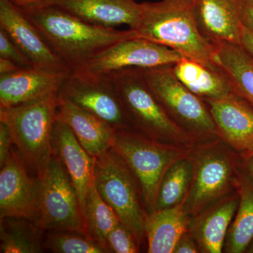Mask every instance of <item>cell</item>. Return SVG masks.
<instances>
[{"label":"cell","instance_id":"obj_26","mask_svg":"<svg viewBox=\"0 0 253 253\" xmlns=\"http://www.w3.org/2000/svg\"><path fill=\"white\" fill-rule=\"evenodd\" d=\"M83 216L87 235L109 253L106 246V238L121 221L112 208L99 194L95 185L94 176L86 195Z\"/></svg>","mask_w":253,"mask_h":253},{"label":"cell","instance_id":"obj_20","mask_svg":"<svg viewBox=\"0 0 253 253\" xmlns=\"http://www.w3.org/2000/svg\"><path fill=\"white\" fill-rule=\"evenodd\" d=\"M237 190L191 218L189 231L196 240L200 253H221L224 241L239 205Z\"/></svg>","mask_w":253,"mask_h":253},{"label":"cell","instance_id":"obj_10","mask_svg":"<svg viewBox=\"0 0 253 253\" xmlns=\"http://www.w3.org/2000/svg\"><path fill=\"white\" fill-rule=\"evenodd\" d=\"M182 58L170 48L136 37L113 44L71 73L82 76H101L126 68L174 65Z\"/></svg>","mask_w":253,"mask_h":253},{"label":"cell","instance_id":"obj_36","mask_svg":"<svg viewBox=\"0 0 253 253\" xmlns=\"http://www.w3.org/2000/svg\"><path fill=\"white\" fill-rule=\"evenodd\" d=\"M241 169L253 182V155L241 157Z\"/></svg>","mask_w":253,"mask_h":253},{"label":"cell","instance_id":"obj_39","mask_svg":"<svg viewBox=\"0 0 253 253\" xmlns=\"http://www.w3.org/2000/svg\"><path fill=\"white\" fill-rule=\"evenodd\" d=\"M251 155H253V148L252 149L250 150L249 151H248L247 153L243 155H240L241 157H246V156H251Z\"/></svg>","mask_w":253,"mask_h":253},{"label":"cell","instance_id":"obj_40","mask_svg":"<svg viewBox=\"0 0 253 253\" xmlns=\"http://www.w3.org/2000/svg\"><path fill=\"white\" fill-rule=\"evenodd\" d=\"M242 1H247V2L253 3V0H242Z\"/></svg>","mask_w":253,"mask_h":253},{"label":"cell","instance_id":"obj_17","mask_svg":"<svg viewBox=\"0 0 253 253\" xmlns=\"http://www.w3.org/2000/svg\"><path fill=\"white\" fill-rule=\"evenodd\" d=\"M242 0H194L195 18L203 35L213 44H241Z\"/></svg>","mask_w":253,"mask_h":253},{"label":"cell","instance_id":"obj_22","mask_svg":"<svg viewBox=\"0 0 253 253\" xmlns=\"http://www.w3.org/2000/svg\"><path fill=\"white\" fill-rule=\"evenodd\" d=\"M191 217L182 204L148 214L146 239L149 253H172L181 236L189 231Z\"/></svg>","mask_w":253,"mask_h":253},{"label":"cell","instance_id":"obj_5","mask_svg":"<svg viewBox=\"0 0 253 253\" xmlns=\"http://www.w3.org/2000/svg\"><path fill=\"white\" fill-rule=\"evenodd\" d=\"M57 106L58 94L0 108V121L8 126L18 152L38 176L45 170L53 156L52 133Z\"/></svg>","mask_w":253,"mask_h":253},{"label":"cell","instance_id":"obj_28","mask_svg":"<svg viewBox=\"0 0 253 253\" xmlns=\"http://www.w3.org/2000/svg\"><path fill=\"white\" fill-rule=\"evenodd\" d=\"M43 247L56 253H108L89 236L76 231H50L43 240Z\"/></svg>","mask_w":253,"mask_h":253},{"label":"cell","instance_id":"obj_13","mask_svg":"<svg viewBox=\"0 0 253 253\" xmlns=\"http://www.w3.org/2000/svg\"><path fill=\"white\" fill-rule=\"evenodd\" d=\"M37 183L26 169L20 153L12 149L0 172V219L26 218L36 222Z\"/></svg>","mask_w":253,"mask_h":253},{"label":"cell","instance_id":"obj_1","mask_svg":"<svg viewBox=\"0 0 253 253\" xmlns=\"http://www.w3.org/2000/svg\"><path fill=\"white\" fill-rule=\"evenodd\" d=\"M21 9L71 72L113 44L137 37L132 30L95 26L50 5L36 3Z\"/></svg>","mask_w":253,"mask_h":253},{"label":"cell","instance_id":"obj_18","mask_svg":"<svg viewBox=\"0 0 253 253\" xmlns=\"http://www.w3.org/2000/svg\"><path fill=\"white\" fill-rule=\"evenodd\" d=\"M52 149L76 189L83 212L94 176L95 158L80 144L72 130L58 121L53 129Z\"/></svg>","mask_w":253,"mask_h":253},{"label":"cell","instance_id":"obj_37","mask_svg":"<svg viewBox=\"0 0 253 253\" xmlns=\"http://www.w3.org/2000/svg\"><path fill=\"white\" fill-rule=\"evenodd\" d=\"M13 4L20 8L26 7L38 3V0H8Z\"/></svg>","mask_w":253,"mask_h":253},{"label":"cell","instance_id":"obj_14","mask_svg":"<svg viewBox=\"0 0 253 253\" xmlns=\"http://www.w3.org/2000/svg\"><path fill=\"white\" fill-rule=\"evenodd\" d=\"M69 74L31 67L0 76V108L28 104L57 95Z\"/></svg>","mask_w":253,"mask_h":253},{"label":"cell","instance_id":"obj_29","mask_svg":"<svg viewBox=\"0 0 253 253\" xmlns=\"http://www.w3.org/2000/svg\"><path fill=\"white\" fill-rule=\"evenodd\" d=\"M106 246L109 253H136L140 246L129 228L120 221L113 228L106 238Z\"/></svg>","mask_w":253,"mask_h":253},{"label":"cell","instance_id":"obj_12","mask_svg":"<svg viewBox=\"0 0 253 253\" xmlns=\"http://www.w3.org/2000/svg\"><path fill=\"white\" fill-rule=\"evenodd\" d=\"M0 28L22 50L33 67L51 72L71 73L22 9L8 0H0Z\"/></svg>","mask_w":253,"mask_h":253},{"label":"cell","instance_id":"obj_24","mask_svg":"<svg viewBox=\"0 0 253 253\" xmlns=\"http://www.w3.org/2000/svg\"><path fill=\"white\" fill-rule=\"evenodd\" d=\"M218 62L230 80L233 92L253 108V59L241 44H214Z\"/></svg>","mask_w":253,"mask_h":253},{"label":"cell","instance_id":"obj_21","mask_svg":"<svg viewBox=\"0 0 253 253\" xmlns=\"http://www.w3.org/2000/svg\"><path fill=\"white\" fill-rule=\"evenodd\" d=\"M172 69L176 78L204 101L223 99L233 92L229 76L219 64L183 57Z\"/></svg>","mask_w":253,"mask_h":253},{"label":"cell","instance_id":"obj_4","mask_svg":"<svg viewBox=\"0 0 253 253\" xmlns=\"http://www.w3.org/2000/svg\"><path fill=\"white\" fill-rule=\"evenodd\" d=\"M190 157L194 171L182 205L194 218L236 191L241 157L220 137L197 143Z\"/></svg>","mask_w":253,"mask_h":253},{"label":"cell","instance_id":"obj_7","mask_svg":"<svg viewBox=\"0 0 253 253\" xmlns=\"http://www.w3.org/2000/svg\"><path fill=\"white\" fill-rule=\"evenodd\" d=\"M94 180L103 199L141 246L146 239L148 212L136 178L113 149L94 157Z\"/></svg>","mask_w":253,"mask_h":253},{"label":"cell","instance_id":"obj_33","mask_svg":"<svg viewBox=\"0 0 253 253\" xmlns=\"http://www.w3.org/2000/svg\"><path fill=\"white\" fill-rule=\"evenodd\" d=\"M241 18L245 27L253 33V3L242 1Z\"/></svg>","mask_w":253,"mask_h":253},{"label":"cell","instance_id":"obj_2","mask_svg":"<svg viewBox=\"0 0 253 253\" xmlns=\"http://www.w3.org/2000/svg\"><path fill=\"white\" fill-rule=\"evenodd\" d=\"M194 0H161L140 3V14L132 28L138 38L170 48L188 58L219 64L216 46L200 32Z\"/></svg>","mask_w":253,"mask_h":253},{"label":"cell","instance_id":"obj_27","mask_svg":"<svg viewBox=\"0 0 253 253\" xmlns=\"http://www.w3.org/2000/svg\"><path fill=\"white\" fill-rule=\"evenodd\" d=\"M193 171L194 165L190 154L171 165L160 184L156 211L182 204L192 180Z\"/></svg>","mask_w":253,"mask_h":253},{"label":"cell","instance_id":"obj_3","mask_svg":"<svg viewBox=\"0 0 253 253\" xmlns=\"http://www.w3.org/2000/svg\"><path fill=\"white\" fill-rule=\"evenodd\" d=\"M112 81L131 129L152 140L191 149L199 143L168 116L145 82L140 68L105 75Z\"/></svg>","mask_w":253,"mask_h":253},{"label":"cell","instance_id":"obj_19","mask_svg":"<svg viewBox=\"0 0 253 253\" xmlns=\"http://www.w3.org/2000/svg\"><path fill=\"white\" fill-rule=\"evenodd\" d=\"M56 121L66 124L93 157L112 148L116 129L101 118L69 101L58 98Z\"/></svg>","mask_w":253,"mask_h":253},{"label":"cell","instance_id":"obj_30","mask_svg":"<svg viewBox=\"0 0 253 253\" xmlns=\"http://www.w3.org/2000/svg\"><path fill=\"white\" fill-rule=\"evenodd\" d=\"M0 58L9 59L20 68L33 67L27 56L7 33L0 28Z\"/></svg>","mask_w":253,"mask_h":253},{"label":"cell","instance_id":"obj_11","mask_svg":"<svg viewBox=\"0 0 253 253\" xmlns=\"http://www.w3.org/2000/svg\"><path fill=\"white\" fill-rule=\"evenodd\" d=\"M66 100L107 123L116 130L131 129L116 86L108 76L71 73L58 93Z\"/></svg>","mask_w":253,"mask_h":253},{"label":"cell","instance_id":"obj_31","mask_svg":"<svg viewBox=\"0 0 253 253\" xmlns=\"http://www.w3.org/2000/svg\"><path fill=\"white\" fill-rule=\"evenodd\" d=\"M14 144L12 136L6 124L0 121V168L3 167L11 154Z\"/></svg>","mask_w":253,"mask_h":253},{"label":"cell","instance_id":"obj_16","mask_svg":"<svg viewBox=\"0 0 253 253\" xmlns=\"http://www.w3.org/2000/svg\"><path fill=\"white\" fill-rule=\"evenodd\" d=\"M41 4L63 10L86 23L113 28L136 26L140 14V4L134 0H38Z\"/></svg>","mask_w":253,"mask_h":253},{"label":"cell","instance_id":"obj_34","mask_svg":"<svg viewBox=\"0 0 253 253\" xmlns=\"http://www.w3.org/2000/svg\"><path fill=\"white\" fill-rule=\"evenodd\" d=\"M241 45L253 59V33L244 26L241 33Z\"/></svg>","mask_w":253,"mask_h":253},{"label":"cell","instance_id":"obj_23","mask_svg":"<svg viewBox=\"0 0 253 253\" xmlns=\"http://www.w3.org/2000/svg\"><path fill=\"white\" fill-rule=\"evenodd\" d=\"M236 190L239 194V205L229 226L223 252L246 253L253 239V182L242 169L238 174Z\"/></svg>","mask_w":253,"mask_h":253},{"label":"cell","instance_id":"obj_8","mask_svg":"<svg viewBox=\"0 0 253 253\" xmlns=\"http://www.w3.org/2000/svg\"><path fill=\"white\" fill-rule=\"evenodd\" d=\"M172 66L140 70L153 94L183 130L199 142L219 137L207 105L176 78Z\"/></svg>","mask_w":253,"mask_h":253},{"label":"cell","instance_id":"obj_6","mask_svg":"<svg viewBox=\"0 0 253 253\" xmlns=\"http://www.w3.org/2000/svg\"><path fill=\"white\" fill-rule=\"evenodd\" d=\"M127 165L139 184L148 214L156 211L160 184L171 165L191 149L158 142L133 129L116 130L112 148Z\"/></svg>","mask_w":253,"mask_h":253},{"label":"cell","instance_id":"obj_35","mask_svg":"<svg viewBox=\"0 0 253 253\" xmlns=\"http://www.w3.org/2000/svg\"><path fill=\"white\" fill-rule=\"evenodd\" d=\"M22 69L9 59L0 58V76L10 74Z\"/></svg>","mask_w":253,"mask_h":253},{"label":"cell","instance_id":"obj_15","mask_svg":"<svg viewBox=\"0 0 253 253\" xmlns=\"http://www.w3.org/2000/svg\"><path fill=\"white\" fill-rule=\"evenodd\" d=\"M219 137L240 155L253 148V108L232 92L219 100L204 101Z\"/></svg>","mask_w":253,"mask_h":253},{"label":"cell","instance_id":"obj_9","mask_svg":"<svg viewBox=\"0 0 253 253\" xmlns=\"http://www.w3.org/2000/svg\"><path fill=\"white\" fill-rule=\"evenodd\" d=\"M36 183L38 226L43 231H76L87 235L77 193L54 154Z\"/></svg>","mask_w":253,"mask_h":253},{"label":"cell","instance_id":"obj_38","mask_svg":"<svg viewBox=\"0 0 253 253\" xmlns=\"http://www.w3.org/2000/svg\"><path fill=\"white\" fill-rule=\"evenodd\" d=\"M246 253H253V239L251 240V242L246 250Z\"/></svg>","mask_w":253,"mask_h":253},{"label":"cell","instance_id":"obj_25","mask_svg":"<svg viewBox=\"0 0 253 253\" xmlns=\"http://www.w3.org/2000/svg\"><path fill=\"white\" fill-rule=\"evenodd\" d=\"M42 231L35 221L20 217L0 219V253L42 252Z\"/></svg>","mask_w":253,"mask_h":253},{"label":"cell","instance_id":"obj_32","mask_svg":"<svg viewBox=\"0 0 253 253\" xmlns=\"http://www.w3.org/2000/svg\"><path fill=\"white\" fill-rule=\"evenodd\" d=\"M200 253L199 246L189 231H186L176 243L172 253Z\"/></svg>","mask_w":253,"mask_h":253}]
</instances>
